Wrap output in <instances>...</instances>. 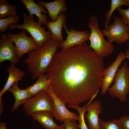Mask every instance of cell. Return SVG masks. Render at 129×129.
Wrapping results in <instances>:
<instances>
[{
  "instance_id": "33",
  "label": "cell",
  "mask_w": 129,
  "mask_h": 129,
  "mask_svg": "<svg viewBox=\"0 0 129 129\" xmlns=\"http://www.w3.org/2000/svg\"><path fill=\"white\" fill-rule=\"evenodd\" d=\"M128 40L129 41V27H128Z\"/></svg>"
},
{
  "instance_id": "19",
  "label": "cell",
  "mask_w": 129,
  "mask_h": 129,
  "mask_svg": "<svg viewBox=\"0 0 129 129\" xmlns=\"http://www.w3.org/2000/svg\"><path fill=\"white\" fill-rule=\"evenodd\" d=\"M8 91L13 95L15 98V102L11 112L14 111L27 99L32 97L28 94L27 89H22L19 87L18 82L14 84Z\"/></svg>"
},
{
  "instance_id": "15",
  "label": "cell",
  "mask_w": 129,
  "mask_h": 129,
  "mask_svg": "<svg viewBox=\"0 0 129 129\" xmlns=\"http://www.w3.org/2000/svg\"><path fill=\"white\" fill-rule=\"evenodd\" d=\"M38 3L46 8L49 17L53 22L57 20L60 14L67 11L65 0H56L49 2L39 1Z\"/></svg>"
},
{
  "instance_id": "10",
  "label": "cell",
  "mask_w": 129,
  "mask_h": 129,
  "mask_svg": "<svg viewBox=\"0 0 129 129\" xmlns=\"http://www.w3.org/2000/svg\"><path fill=\"white\" fill-rule=\"evenodd\" d=\"M46 91L50 94L53 100L52 112L56 119L61 121L68 119L79 120V115L67 109L65 106L66 104L56 95L51 86L50 89Z\"/></svg>"
},
{
  "instance_id": "23",
  "label": "cell",
  "mask_w": 129,
  "mask_h": 129,
  "mask_svg": "<svg viewBox=\"0 0 129 129\" xmlns=\"http://www.w3.org/2000/svg\"><path fill=\"white\" fill-rule=\"evenodd\" d=\"M88 103V102L82 107H80L79 105L70 104L67 105L69 107L74 108L78 112L80 118L78 121V124L79 128L80 129H89L86 123L84 116V114L86 111V108Z\"/></svg>"
},
{
  "instance_id": "24",
  "label": "cell",
  "mask_w": 129,
  "mask_h": 129,
  "mask_svg": "<svg viewBox=\"0 0 129 129\" xmlns=\"http://www.w3.org/2000/svg\"><path fill=\"white\" fill-rule=\"evenodd\" d=\"M19 16L17 15L9 16L6 18L0 19V30L1 32H4L8 29L10 25L16 24L19 22Z\"/></svg>"
},
{
  "instance_id": "20",
  "label": "cell",
  "mask_w": 129,
  "mask_h": 129,
  "mask_svg": "<svg viewBox=\"0 0 129 129\" xmlns=\"http://www.w3.org/2000/svg\"><path fill=\"white\" fill-rule=\"evenodd\" d=\"M37 79L34 84L26 88L28 94L31 97L41 91H47L50 88V85L46 75L41 76Z\"/></svg>"
},
{
  "instance_id": "1",
  "label": "cell",
  "mask_w": 129,
  "mask_h": 129,
  "mask_svg": "<svg viewBox=\"0 0 129 129\" xmlns=\"http://www.w3.org/2000/svg\"><path fill=\"white\" fill-rule=\"evenodd\" d=\"M105 68L103 58L85 44L57 53L46 74L59 98L66 104L78 105L99 92Z\"/></svg>"
},
{
  "instance_id": "17",
  "label": "cell",
  "mask_w": 129,
  "mask_h": 129,
  "mask_svg": "<svg viewBox=\"0 0 129 129\" xmlns=\"http://www.w3.org/2000/svg\"><path fill=\"white\" fill-rule=\"evenodd\" d=\"M6 71L8 73V77L4 87L0 91V98L14 84L21 81L25 75L24 71L12 64L8 68Z\"/></svg>"
},
{
  "instance_id": "28",
  "label": "cell",
  "mask_w": 129,
  "mask_h": 129,
  "mask_svg": "<svg viewBox=\"0 0 129 129\" xmlns=\"http://www.w3.org/2000/svg\"><path fill=\"white\" fill-rule=\"evenodd\" d=\"M121 122L123 129H129V116L124 115L119 119Z\"/></svg>"
},
{
  "instance_id": "14",
  "label": "cell",
  "mask_w": 129,
  "mask_h": 129,
  "mask_svg": "<svg viewBox=\"0 0 129 129\" xmlns=\"http://www.w3.org/2000/svg\"><path fill=\"white\" fill-rule=\"evenodd\" d=\"M25 5L30 15L33 17V14L36 15L38 20L44 25L46 26L48 20L46 15L48 13L42 5L35 3L33 0H20Z\"/></svg>"
},
{
  "instance_id": "11",
  "label": "cell",
  "mask_w": 129,
  "mask_h": 129,
  "mask_svg": "<svg viewBox=\"0 0 129 129\" xmlns=\"http://www.w3.org/2000/svg\"><path fill=\"white\" fill-rule=\"evenodd\" d=\"M63 27L67 34L66 39L59 44V48L62 49H66L72 47L81 45L89 40L90 33L86 30L78 31L72 27L69 31L65 24Z\"/></svg>"
},
{
  "instance_id": "18",
  "label": "cell",
  "mask_w": 129,
  "mask_h": 129,
  "mask_svg": "<svg viewBox=\"0 0 129 129\" xmlns=\"http://www.w3.org/2000/svg\"><path fill=\"white\" fill-rule=\"evenodd\" d=\"M30 116L43 126L45 129H55L59 126L54 122L52 112L48 111H38Z\"/></svg>"
},
{
  "instance_id": "31",
  "label": "cell",
  "mask_w": 129,
  "mask_h": 129,
  "mask_svg": "<svg viewBox=\"0 0 129 129\" xmlns=\"http://www.w3.org/2000/svg\"><path fill=\"white\" fill-rule=\"evenodd\" d=\"M125 53V58L129 59V49L127 50L126 51Z\"/></svg>"
},
{
  "instance_id": "30",
  "label": "cell",
  "mask_w": 129,
  "mask_h": 129,
  "mask_svg": "<svg viewBox=\"0 0 129 129\" xmlns=\"http://www.w3.org/2000/svg\"><path fill=\"white\" fill-rule=\"evenodd\" d=\"M0 129H7L6 124L5 122H2L0 123Z\"/></svg>"
},
{
  "instance_id": "12",
  "label": "cell",
  "mask_w": 129,
  "mask_h": 129,
  "mask_svg": "<svg viewBox=\"0 0 129 129\" xmlns=\"http://www.w3.org/2000/svg\"><path fill=\"white\" fill-rule=\"evenodd\" d=\"M7 34H2L0 39V63L10 61L14 65L19 62L15 46Z\"/></svg>"
},
{
  "instance_id": "7",
  "label": "cell",
  "mask_w": 129,
  "mask_h": 129,
  "mask_svg": "<svg viewBox=\"0 0 129 129\" xmlns=\"http://www.w3.org/2000/svg\"><path fill=\"white\" fill-rule=\"evenodd\" d=\"M128 27L123 22L121 19L114 17L113 22L109 25L107 30L102 31L109 42H116L119 44L124 43L128 40Z\"/></svg>"
},
{
  "instance_id": "34",
  "label": "cell",
  "mask_w": 129,
  "mask_h": 129,
  "mask_svg": "<svg viewBox=\"0 0 129 129\" xmlns=\"http://www.w3.org/2000/svg\"><path fill=\"white\" fill-rule=\"evenodd\" d=\"M129 3V0H126Z\"/></svg>"
},
{
  "instance_id": "9",
  "label": "cell",
  "mask_w": 129,
  "mask_h": 129,
  "mask_svg": "<svg viewBox=\"0 0 129 129\" xmlns=\"http://www.w3.org/2000/svg\"><path fill=\"white\" fill-rule=\"evenodd\" d=\"M125 59V53L120 52L115 61L108 68H105L102 73L101 94L104 95L114 81L118 68Z\"/></svg>"
},
{
  "instance_id": "26",
  "label": "cell",
  "mask_w": 129,
  "mask_h": 129,
  "mask_svg": "<svg viewBox=\"0 0 129 129\" xmlns=\"http://www.w3.org/2000/svg\"><path fill=\"white\" fill-rule=\"evenodd\" d=\"M117 10L122 17L121 19L125 25L129 27V7L126 9L120 8Z\"/></svg>"
},
{
  "instance_id": "5",
  "label": "cell",
  "mask_w": 129,
  "mask_h": 129,
  "mask_svg": "<svg viewBox=\"0 0 129 129\" xmlns=\"http://www.w3.org/2000/svg\"><path fill=\"white\" fill-rule=\"evenodd\" d=\"M114 81L108 91L110 96L118 99L121 102H126L127 96L129 94V67L126 62H124L118 69Z\"/></svg>"
},
{
  "instance_id": "32",
  "label": "cell",
  "mask_w": 129,
  "mask_h": 129,
  "mask_svg": "<svg viewBox=\"0 0 129 129\" xmlns=\"http://www.w3.org/2000/svg\"><path fill=\"white\" fill-rule=\"evenodd\" d=\"M55 129H64V124L61 125L57 128H56Z\"/></svg>"
},
{
  "instance_id": "16",
  "label": "cell",
  "mask_w": 129,
  "mask_h": 129,
  "mask_svg": "<svg viewBox=\"0 0 129 129\" xmlns=\"http://www.w3.org/2000/svg\"><path fill=\"white\" fill-rule=\"evenodd\" d=\"M66 16L64 13L60 14L55 21H48L46 26L52 34L53 38L62 43L64 41L62 34L63 27L65 24Z\"/></svg>"
},
{
  "instance_id": "8",
  "label": "cell",
  "mask_w": 129,
  "mask_h": 129,
  "mask_svg": "<svg viewBox=\"0 0 129 129\" xmlns=\"http://www.w3.org/2000/svg\"><path fill=\"white\" fill-rule=\"evenodd\" d=\"M7 34L15 44L17 55L19 59L25 54L38 48L32 37L26 35L25 30L16 34L8 33Z\"/></svg>"
},
{
  "instance_id": "3",
  "label": "cell",
  "mask_w": 129,
  "mask_h": 129,
  "mask_svg": "<svg viewBox=\"0 0 129 129\" xmlns=\"http://www.w3.org/2000/svg\"><path fill=\"white\" fill-rule=\"evenodd\" d=\"M91 30L89 38L90 47L98 55L103 58L112 54L114 51V46L104 38V35L99 27V23L94 15L89 18L88 24Z\"/></svg>"
},
{
  "instance_id": "25",
  "label": "cell",
  "mask_w": 129,
  "mask_h": 129,
  "mask_svg": "<svg viewBox=\"0 0 129 129\" xmlns=\"http://www.w3.org/2000/svg\"><path fill=\"white\" fill-rule=\"evenodd\" d=\"M100 129H123L119 119H114L108 122H104L99 119Z\"/></svg>"
},
{
  "instance_id": "29",
  "label": "cell",
  "mask_w": 129,
  "mask_h": 129,
  "mask_svg": "<svg viewBox=\"0 0 129 129\" xmlns=\"http://www.w3.org/2000/svg\"><path fill=\"white\" fill-rule=\"evenodd\" d=\"M4 108L2 98H0V116L3 112Z\"/></svg>"
},
{
  "instance_id": "6",
  "label": "cell",
  "mask_w": 129,
  "mask_h": 129,
  "mask_svg": "<svg viewBox=\"0 0 129 129\" xmlns=\"http://www.w3.org/2000/svg\"><path fill=\"white\" fill-rule=\"evenodd\" d=\"M23 104V110L28 116L41 111H48L52 112L53 101L48 92L43 90L27 99Z\"/></svg>"
},
{
  "instance_id": "21",
  "label": "cell",
  "mask_w": 129,
  "mask_h": 129,
  "mask_svg": "<svg viewBox=\"0 0 129 129\" xmlns=\"http://www.w3.org/2000/svg\"><path fill=\"white\" fill-rule=\"evenodd\" d=\"M123 5H126L129 7V3L126 0H111V5L109 10L106 12V20L104 23V30H107L109 20L114 11L116 9Z\"/></svg>"
},
{
  "instance_id": "22",
  "label": "cell",
  "mask_w": 129,
  "mask_h": 129,
  "mask_svg": "<svg viewBox=\"0 0 129 129\" xmlns=\"http://www.w3.org/2000/svg\"><path fill=\"white\" fill-rule=\"evenodd\" d=\"M16 6L10 4L5 0H0V19L5 18L6 16L16 15Z\"/></svg>"
},
{
  "instance_id": "13",
  "label": "cell",
  "mask_w": 129,
  "mask_h": 129,
  "mask_svg": "<svg viewBox=\"0 0 129 129\" xmlns=\"http://www.w3.org/2000/svg\"><path fill=\"white\" fill-rule=\"evenodd\" d=\"M98 93L95 94L90 99L86 108L87 113L85 116L89 129H100L99 115L102 111V104L101 101L98 100L91 102Z\"/></svg>"
},
{
  "instance_id": "4",
  "label": "cell",
  "mask_w": 129,
  "mask_h": 129,
  "mask_svg": "<svg viewBox=\"0 0 129 129\" xmlns=\"http://www.w3.org/2000/svg\"><path fill=\"white\" fill-rule=\"evenodd\" d=\"M23 23L22 25L12 24L8 27V29L13 31L17 28L19 30H27L32 38L35 45L38 48L41 47L52 38V34L50 31H46L42 27V24L39 20L35 22L34 17L30 15H23Z\"/></svg>"
},
{
  "instance_id": "27",
  "label": "cell",
  "mask_w": 129,
  "mask_h": 129,
  "mask_svg": "<svg viewBox=\"0 0 129 129\" xmlns=\"http://www.w3.org/2000/svg\"><path fill=\"white\" fill-rule=\"evenodd\" d=\"M64 129H79L78 124L75 120L68 119L63 121Z\"/></svg>"
},
{
  "instance_id": "2",
  "label": "cell",
  "mask_w": 129,
  "mask_h": 129,
  "mask_svg": "<svg viewBox=\"0 0 129 129\" xmlns=\"http://www.w3.org/2000/svg\"><path fill=\"white\" fill-rule=\"evenodd\" d=\"M61 43L52 38L43 46L27 53L24 62L32 79L46 73Z\"/></svg>"
}]
</instances>
